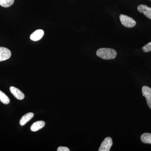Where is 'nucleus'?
Segmentation results:
<instances>
[{"mask_svg": "<svg viewBox=\"0 0 151 151\" xmlns=\"http://www.w3.org/2000/svg\"><path fill=\"white\" fill-rule=\"evenodd\" d=\"M142 92L143 96L146 98L149 108L151 109V88L147 86H143Z\"/></svg>", "mask_w": 151, "mask_h": 151, "instance_id": "20e7f679", "label": "nucleus"}, {"mask_svg": "<svg viewBox=\"0 0 151 151\" xmlns=\"http://www.w3.org/2000/svg\"><path fill=\"white\" fill-rule=\"evenodd\" d=\"M96 54L97 56L102 59L111 60L116 58L117 52L113 49L101 48L97 50Z\"/></svg>", "mask_w": 151, "mask_h": 151, "instance_id": "f257e3e1", "label": "nucleus"}, {"mask_svg": "<svg viewBox=\"0 0 151 151\" xmlns=\"http://www.w3.org/2000/svg\"><path fill=\"white\" fill-rule=\"evenodd\" d=\"M10 91L12 94L18 100H22L24 99V94L17 88L14 86H11L10 88Z\"/></svg>", "mask_w": 151, "mask_h": 151, "instance_id": "0eeeda50", "label": "nucleus"}, {"mask_svg": "<svg viewBox=\"0 0 151 151\" xmlns=\"http://www.w3.org/2000/svg\"><path fill=\"white\" fill-rule=\"evenodd\" d=\"M58 151H70V150L67 147H59L58 148Z\"/></svg>", "mask_w": 151, "mask_h": 151, "instance_id": "2eb2a0df", "label": "nucleus"}, {"mask_svg": "<svg viewBox=\"0 0 151 151\" xmlns=\"http://www.w3.org/2000/svg\"><path fill=\"white\" fill-rule=\"evenodd\" d=\"M138 10L145 15L147 17L151 19V8L145 5H140L138 6Z\"/></svg>", "mask_w": 151, "mask_h": 151, "instance_id": "423d86ee", "label": "nucleus"}, {"mask_svg": "<svg viewBox=\"0 0 151 151\" xmlns=\"http://www.w3.org/2000/svg\"><path fill=\"white\" fill-rule=\"evenodd\" d=\"M45 126V123L43 121H38L35 122L31 127L30 129L32 132H35L41 129Z\"/></svg>", "mask_w": 151, "mask_h": 151, "instance_id": "9d476101", "label": "nucleus"}, {"mask_svg": "<svg viewBox=\"0 0 151 151\" xmlns=\"http://www.w3.org/2000/svg\"><path fill=\"white\" fill-rule=\"evenodd\" d=\"M44 32L42 30L38 29L32 34L30 36V38L34 41H37L40 40L43 36Z\"/></svg>", "mask_w": 151, "mask_h": 151, "instance_id": "6e6552de", "label": "nucleus"}, {"mask_svg": "<svg viewBox=\"0 0 151 151\" xmlns=\"http://www.w3.org/2000/svg\"><path fill=\"white\" fill-rule=\"evenodd\" d=\"M34 114L32 113H29L22 116L20 120L19 124L21 126H23L25 125L31 119H32Z\"/></svg>", "mask_w": 151, "mask_h": 151, "instance_id": "1a4fd4ad", "label": "nucleus"}, {"mask_svg": "<svg viewBox=\"0 0 151 151\" xmlns=\"http://www.w3.org/2000/svg\"><path fill=\"white\" fill-rule=\"evenodd\" d=\"M142 142L145 144H151V134L145 133L141 136Z\"/></svg>", "mask_w": 151, "mask_h": 151, "instance_id": "9b49d317", "label": "nucleus"}, {"mask_svg": "<svg viewBox=\"0 0 151 151\" xmlns=\"http://www.w3.org/2000/svg\"><path fill=\"white\" fill-rule=\"evenodd\" d=\"M0 101L5 105H7L10 102L9 97L1 90H0Z\"/></svg>", "mask_w": 151, "mask_h": 151, "instance_id": "f8f14e48", "label": "nucleus"}, {"mask_svg": "<svg viewBox=\"0 0 151 151\" xmlns=\"http://www.w3.org/2000/svg\"><path fill=\"white\" fill-rule=\"evenodd\" d=\"M113 145V141L110 137H107L105 138L104 141L102 142L98 151H110L111 147Z\"/></svg>", "mask_w": 151, "mask_h": 151, "instance_id": "7ed1b4c3", "label": "nucleus"}, {"mask_svg": "<svg viewBox=\"0 0 151 151\" xmlns=\"http://www.w3.org/2000/svg\"></svg>", "mask_w": 151, "mask_h": 151, "instance_id": "dca6fc26", "label": "nucleus"}, {"mask_svg": "<svg viewBox=\"0 0 151 151\" xmlns=\"http://www.w3.org/2000/svg\"><path fill=\"white\" fill-rule=\"evenodd\" d=\"M120 19L123 25L126 27L132 28L136 25V22L134 20L128 16L121 14L120 15Z\"/></svg>", "mask_w": 151, "mask_h": 151, "instance_id": "f03ea898", "label": "nucleus"}, {"mask_svg": "<svg viewBox=\"0 0 151 151\" xmlns=\"http://www.w3.org/2000/svg\"><path fill=\"white\" fill-rule=\"evenodd\" d=\"M12 55L11 52L6 47H0V62L9 59Z\"/></svg>", "mask_w": 151, "mask_h": 151, "instance_id": "39448f33", "label": "nucleus"}, {"mask_svg": "<svg viewBox=\"0 0 151 151\" xmlns=\"http://www.w3.org/2000/svg\"><path fill=\"white\" fill-rule=\"evenodd\" d=\"M14 0H0V6L7 8L12 5Z\"/></svg>", "mask_w": 151, "mask_h": 151, "instance_id": "ddd939ff", "label": "nucleus"}, {"mask_svg": "<svg viewBox=\"0 0 151 151\" xmlns=\"http://www.w3.org/2000/svg\"><path fill=\"white\" fill-rule=\"evenodd\" d=\"M142 50L144 52H145L151 51V42L143 47Z\"/></svg>", "mask_w": 151, "mask_h": 151, "instance_id": "4468645a", "label": "nucleus"}]
</instances>
